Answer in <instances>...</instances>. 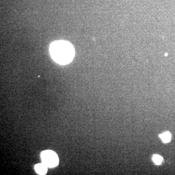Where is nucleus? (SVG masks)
<instances>
[{
	"label": "nucleus",
	"mask_w": 175,
	"mask_h": 175,
	"mask_svg": "<svg viewBox=\"0 0 175 175\" xmlns=\"http://www.w3.org/2000/svg\"><path fill=\"white\" fill-rule=\"evenodd\" d=\"M50 52L52 59L60 64H67L73 59L75 50L71 43L65 41H56L50 46Z\"/></svg>",
	"instance_id": "1"
},
{
	"label": "nucleus",
	"mask_w": 175,
	"mask_h": 175,
	"mask_svg": "<svg viewBox=\"0 0 175 175\" xmlns=\"http://www.w3.org/2000/svg\"><path fill=\"white\" fill-rule=\"evenodd\" d=\"M152 160L155 164H161L162 161V158L158 155H154L152 157Z\"/></svg>",
	"instance_id": "5"
},
{
	"label": "nucleus",
	"mask_w": 175,
	"mask_h": 175,
	"mask_svg": "<svg viewBox=\"0 0 175 175\" xmlns=\"http://www.w3.org/2000/svg\"><path fill=\"white\" fill-rule=\"evenodd\" d=\"M159 136L164 143H168L169 142L171 138L170 133L169 132H166L164 133L161 134Z\"/></svg>",
	"instance_id": "4"
},
{
	"label": "nucleus",
	"mask_w": 175,
	"mask_h": 175,
	"mask_svg": "<svg viewBox=\"0 0 175 175\" xmlns=\"http://www.w3.org/2000/svg\"><path fill=\"white\" fill-rule=\"evenodd\" d=\"M48 167L45 166L44 164H38L35 166V169L36 172L39 175H45L47 172V169Z\"/></svg>",
	"instance_id": "3"
},
{
	"label": "nucleus",
	"mask_w": 175,
	"mask_h": 175,
	"mask_svg": "<svg viewBox=\"0 0 175 175\" xmlns=\"http://www.w3.org/2000/svg\"><path fill=\"white\" fill-rule=\"evenodd\" d=\"M42 162L48 168L57 166L59 163V159L54 151L47 150L42 152L40 155Z\"/></svg>",
	"instance_id": "2"
}]
</instances>
